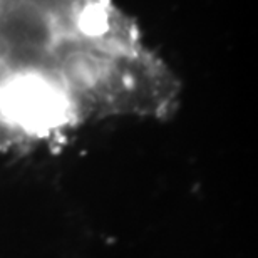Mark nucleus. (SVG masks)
<instances>
[{"label":"nucleus","instance_id":"nucleus-1","mask_svg":"<svg viewBox=\"0 0 258 258\" xmlns=\"http://www.w3.org/2000/svg\"><path fill=\"white\" fill-rule=\"evenodd\" d=\"M178 96L112 0H0V154L107 117H168Z\"/></svg>","mask_w":258,"mask_h":258}]
</instances>
